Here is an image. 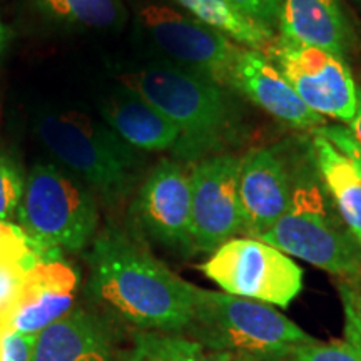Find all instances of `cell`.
Segmentation results:
<instances>
[{"label": "cell", "instance_id": "obj_1", "mask_svg": "<svg viewBox=\"0 0 361 361\" xmlns=\"http://www.w3.org/2000/svg\"><path fill=\"white\" fill-rule=\"evenodd\" d=\"M87 295L109 318L137 331H186L196 286L180 279L128 234L107 228L87 256Z\"/></svg>", "mask_w": 361, "mask_h": 361}, {"label": "cell", "instance_id": "obj_2", "mask_svg": "<svg viewBox=\"0 0 361 361\" xmlns=\"http://www.w3.org/2000/svg\"><path fill=\"white\" fill-rule=\"evenodd\" d=\"M295 188L290 207L258 239L340 279L361 278V247L331 207L313 154L293 162Z\"/></svg>", "mask_w": 361, "mask_h": 361}, {"label": "cell", "instance_id": "obj_3", "mask_svg": "<svg viewBox=\"0 0 361 361\" xmlns=\"http://www.w3.org/2000/svg\"><path fill=\"white\" fill-rule=\"evenodd\" d=\"M121 84L149 101L179 129L174 152L196 159L214 151L234 123V106L223 85L171 62H151L126 72Z\"/></svg>", "mask_w": 361, "mask_h": 361}, {"label": "cell", "instance_id": "obj_4", "mask_svg": "<svg viewBox=\"0 0 361 361\" xmlns=\"http://www.w3.org/2000/svg\"><path fill=\"white\" fill-rule=\"evenodd\" d=\"M186 333L207 348L251 361L288 358L298 346L314 341L271 305L197 286Z\"/></svg>", "mask_w": 361, "mask_h": 361}, {"label": "cell", "instance_id": "obj_5", "mask_svg": "<svg viewBox=\"0 0 361 361\" xmlns=\"http://www.w3.org/2000/svg\"><path fill=\"white\" fill-rule=\"evenodd\" d=\"M16 218L35 255L51 259L96 239L99 211L87 184L56 164L39 162L27 174Z\"/></svg>", "mask_w": 361, "mask_h": 361}, {"label": "cell", "instance_id": "obj_6", "mask_svg": "<svg viewBox=\"0 0 361 361\" xmlns=\"http://www.w3.org/2000/svg\"><path fill=\"white\" fill-rule=\"evenodd\" d=\"M42 146L67 171L107 202L124 200L133 188L137 151L109 126L75 111H45L35 116Z\"/></svg>", "mask_w": 361, "mask_h": 361}, {"label": "cell", "instance_id": "obj_7", "mask_svg": "<svg viewBox=\"0 0 361 361\" xmlns=\"http://www.w3.org/2000/svg\"><path fill=\"white\" fill-rule=\"evenodd\" d=\"M201 271L224 293L286 308L303 290V269L283 251L255 238L219 246Z\"/></svg>", "mask_w": 361, "mask_h": 361}, {"label": "cell", "instance_id": "obj_8", "mask_svg": "<svg viewBox=\"0 0 361 361\" xmlns=\"http://www.w3.org/2000/svg\"><path fill=\"white\" fill-rule=\"evenodd\" d=\"M264 54L311 111L346 126L353 121L358 85L346 59L281 35Z\"/></svg>", "mask_w": 361, "mask_h": 361}, {"label": "cell", "instance_id": "obj_9", "mask_svg": "<svg viewBox=\"0 0 361 361\" xmlns=\"http://www.w3.org/2000/svg\"><path fill=\"white\" fill-rule=\"evenodd\" d=\"M139 24L171 64L196 72L223 87H231L234 64L243 52L241 45L189 13L168 6H144L139 11Z\"/></svg>", "mask_w": 361, "mask_h": 361}, {"label": "cell", "instance_id": "obj_10", "mask_svg": "<svg viewBox=\"0 0 361 361\" xmlns=\"http://www.w3.org/2000/svg\"><path fill=\"white\" fill-rule=\"evenodd\" d=\"M239 162L241 157L213 156L197 162L189 173L196 252H214L243 233Z\"/></svg>", "mask_w": 361, "mask_h": 361}, {"label": "cell", "instance_id": "obj_11", "mask_svg": "<svg viewBox=\"0 0 361 361\" xmlns=\"http://www.w3.org/2000/svg\"><path fill=\"white\" fill-rule=\"evenodd\" d=\"M133 216L156 245L184 256L196 252L191 231V178L179 162L162 159L151 169L135 194Z\"/></svg>", "mask_w": 361, "mask_h": 361}, {"label": "cell", "instance_id": "obj_12", "mask_svg": "<svg viewBox=\"0 0 361 361\" xmlns=\"http://www.w3.org/2000/svg\"><path fill=\"white\" fill-rule=\"evenodd\" d=\"M295 188L293 162L278 147H256L239 162L243 234L258 239L286 213Z\"/></svg>", "mask_w": 361, "mask_h": 361}, {"label": "cell", "instance_id": "obj_13", "mask_svg": "<svg viewBox=\"0 0 361 361\" xmlns=\"http://www.w3.org/2000/svg\"><path fill=\"white\" fill-rule=\"evenodd\" d=\"M231 87L243 94L259 109L293 129L311 130L323 128L324 117L310 109L291 84L264 52L243 49L234 64Z\"/></svg>", "mask_w": 361, "mask_h": 361}, {"label": "cell", "instance_id": "obj_14", "mask_svg": "<svg viewBox=\"0 0 361 361\" xmlns=\"http://www.w3.org/2000/svg\"><path fill=\"white\" fill-rule=\"evenodd\" d=\"M79 274L64 261L40 259L27 271L11 316V331L39 335L74 308Z\"/></svg>", "mask_w": 361, "mask_h": 361}, {"label": "cell", "instance_id": "obj_15", "mask_svg": "<svg viewBox=\"0 0 361 361\" xmlns=\"http://www.w3.org/2000/svg\"><path fill=\"white\" fill-rule=\"evenodd\" d=\"M279 35L346 59L358 47V30L343 0H283Z\"/></svg>", "mask_w": 361, "mask_h": 361}, {"label": "cell", "instance_id": "obj_16", "mask_svg": "<svg viewBox=\"0 0 361 361\" xmlns=\"http://www.w3.org/2000/svg\"><path fill=\"white\" fill-rule=\"evenodd\" d=\"M32 361H119V355L106 319L72 308L39 333Z\"/></svg>", "mask_w": 361, "mask_h": 361}, {"label": "cell", "instance_id": "obj_17", "mask_svg": "<svg viewBox=\"0 0 361 361\" xmlns=\"http://www.w3.org/2000/svg\"><path fill=\"white\" fill-rule=\"evenodd\" d=\"M101 116L135 151H174L179 144V129L151 102L124 85L102 102Z\"/></svg>", "mask_w": 361, "mask_h": 361}, {"label": "cell", "instance_id": "obj_18", "mask_svg": "<svg viewBox=\"0 0 361 361\" xmlns=\"http://www.w3.org/2000/svg\"><path fill=\"white\" fill-rule=\"evenodd\" d=\"M311 154L329 200L361 247V176L348 156L314 129Z\"/></svg>", "mask_w": 361, "mask_h": 361}, {"label": "cell", "instance_id": "obj_19", "mask_svg": "<svg viewBox=\"0 0 361 361\" xmlns=\"http://www.w3.org/2000/svg\"><path fill=\"white\" fill-rule=\"evenodd\" d=\"M189 16L250 51L266 52L276 39L273 29L252 20L229 0H176Z\"/></svg>", "mask_w": 361, "mask_h": 361}, {"label": "cell", "instance_id": "obj_20", "mask_svg": "<svg viewBox=\"0 0 361 361\" xmlns=\"http://www.w3.org/2000/svg\"><path fill=\"white\" fill-rule=\"evenodd\" d=\"M119 361H251L236 355L211 350L180 333L135 331L133 345Z\"/></svg>", "mask_w": 361, "mask_h": 361}, {"label": "cell", "instance_id": "obj_21", "mask_svg": "<svg viewBox=\"0 0 361 361\" xmlns=\"http://www.w3.org/2000/svg\"><path fill=\"white\" fill-rule=\"evenodd\" d=\"M34 4L47 19L66 25L109 30L126 20L121 0H34Z\"/></svg>", "mask_w": 361, "mask_h": 361}, {"label": "cell", "instance_id": "obj_22", "mask_svg": "<svg viewBox=\"0 0 361 361\" xmlns=\"http://www.w3.org/2000/svg\"><path fill=\"white\" fill-rule=\"evenodd\" d=\"M24 188L25 179L19 166L7 154L0 152V221L12 223L24 196Z\"/></svg>", "mask_w": 361, "mask_h": 361}, {"label": "cell", "instance_id": "obj_23", "mask_svg": "<svg viewBox=\"0 0 361 361\" xmlns=\"http://www.w3.org/2000/svg\"><path fill=\"white\" fill-rule=\"evenodd\" d=\"M288 361H361L360 351L346 340L311 341L298 346L286 358Z\"/></svg>", "mask_w": 361, "mask_h": 361}, {"label": "cell", "instance_id": "obj_24", "mask_svg": "<svg viewBox=\"0 0 361 361\" xmlns=\"http://www.w3.org/2000/svg\"><path fill=\"white\" fill-rule=\"evenodd\" d=\"M338 288L345 313V340L361 355V278L341 279Z\"/></svg>", "mask_w": 361, "mask_h": 361}, {"label": "cell", "instance_id": "obj_25", "mask_svg": "<svg viewBox=\"0 0 361 361\" xmlns=\"http://www.w3.org/2000/svg\"><path fill=\"white\" fill-rule=\"evenodd\" d=\"M229 2L252 20L268 25L273 30L279 24L283 0H229Z\"/></svg>", "mask_w": 361, "mask_h": 361}, {"label": "cell", "instance_id": "obj_26", "mask_svg": "<svg viewBox=\"0 0 361 361\" xmlns=\"http://www.w3.org/2000/svg\"><path fill=\"white\" fill-rule=\"evenodd\" d=\"M329 142H333L345 156H348L361 176V146L355 141L345 126H323L318 129Z\"/></svg>", "mask_w": 361, "mask_h": 361}, {"label": "cell", "instance_id": "obj_27", "mask_svg": "<svg viewBox=\"0 0 361 361\" xmlns=\"http://www.w3.org/2000/svg\"><path fill=\"white\" fill-rule=\"evenodd\" d=\"M37 335L11 331L2 338V361H32Z\"/></svg>", "mask_w": 361, "mask_h": 361}, {"label": "cell", "instance_id": "obj_28", "mask_svg": "<svg viewBox=\"0 0 361 361\" xmlns=\"http://www.w3.org/2000/svg\"><path fill=\"white\" fill-rule=\"evenodd\" d=\"M30 246L19 224L0 221V247H24Z\"/></svg>", "mask_w": 361, "mask_h": 361}, {"label": "cell", "instance_id": "obj_29", "mask_svg": "<svg viewBox=\"0 0 361 361\" xmlns=\"http://www.w3.org/2000/svg\"><path fill=\"white\" fill-rule=\"evenodd\" d=\"M348 130L355 137V141L361 146V85H358V104H356V114L348 124Z\"/></svg>", "mask_w": 361, "mask_h": 361}, {"label": "cell", "instance_id": "obj_30", "mask_svg": "<svg viewBox=\"0 0 361 361\" xmlns=\"http://www.w3.org/2000/svg\"><path fill=\"white\" fill-rule=\"evenodd\" d=\"M6 40H7V29L4 27L2 22H0V52H2L4 45H6Z\"/></svg>", "mask_w": 361, "mask_h": 361}, {"label": "cell", "instance_id": "obj_31", "mask_svg": "<svg viewBox=\"0 0 361 361\" xmlns=\"http://www.w3.org/2000/svg\"><path fill=\"white\" fill-rule=\"evenodd\" d=\"M2 356H4V351H2V341H0V361H2Z\"/></svg>", "mask_w": 361, "mask_h": 361}, {"label": "cell", "instance_id": "obj_32", "mask_svg": "<svg viewBox=\"0 0 361 361\" xmlns=\"http://www.w3.org/2000/svg\"><path fill=\"white\" fill-rule=\"evenodd\" d=\"M353 2L358 4V6H361V0H353Z\"/></svg>", "mask_w": 361, "mask_h": 361}]
</instances>
